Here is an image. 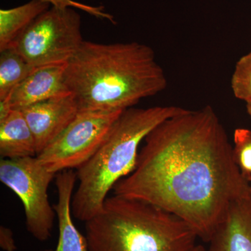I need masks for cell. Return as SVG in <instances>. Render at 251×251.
I'll return each mask as SVG.
<instances>
[{
	"mask_svg": "<svg viewBox=\"0 0 251 251\" xmlns=\"http://www.w3.org/2000/svg\"><path fill=\"white\" fill-rule=\"evenodd\" d=\"M114 195L161 208L208 243L229 205L251 197L224 125L210 105L165 120L144 140L134 171Z\"/></svg>",
	"mask_w": 251,
	"mask_h": 251,
	"instance_id": "cell-1",
	"label": "cell"
},
{
	"mask_svg": "<svg viewBox=\"0 0 251 251\" xmlns=\"http://www.w3.org/2000/svg\"><path fill=\"white\" fill-rule=\"evenodd\" d=\"M66 82L79 111L125 110L167 88L154 50L141 43L84 41L66 64Z\"/></svg>",
	"mask_w": 251,
	"mask_h": 251,
	"instance_id": "cell-2",
	"label": "cell"
},
{
	"mask_svg": "<svg viewBox=\"0 0 251 251\" xmlns=\"http://www.w3.org/2000/svg\"><path fill=\"white\" fill-rule=\"evenodd\" d=\"M187 110L176 105L123 110L97 151L77 169L74 217L86 222L97 215L115 185L134 171L140 145L147 135L165 120Z\"/></svg>",
	"mask_w": 251,
	"mask_h": 251,
	"instance_id": "cell-3",
	"label": "cell"
},
{
	"mask_svg": "<svg viewBox=\"0 0 251 251\" xmlns=\"http://www.w3.org/2000/svg\"><path fill=\"white\" fill-rule=\"evenodd\" d=\"M89 251H192L197 234L151 203L114 195L85 222Z\"/></svg>",
	"mask_w": 251,
	"mask_h": 251,
	"instance_id": "cell-4",
	"label": "cell"
},
{
	"mask_svg": "<svg viewBox=\"0 0 251 251\" xmlns=\"http://www.w3.org/2000/svg\"><path fill=\"white\" fill-rule=\"evenodd\" d=\"M75 9L51 6L11 48L35 67L67 64L84 42L81 17Z\"/></svg>",
	"mask_w": 251,
	"mask_h": 251,
	"instance_id": "cell-5",
	"label": "cell"
},
{
	"mask_svg": "<svg viewBox=\"0 0 251 251\" xmlns=\"http://www.w3.org/2000/svg\"><path fill=\"white\" fill-rule=\"evenodd\" d=\"M56 175L37 156L0 161V181L22 201L27 231L39 242L49 240L57 217L48 193Z\"/></svg>",
	"mask_w": 251,
	"mask_h": 251,
	"instance_id": "cell-6",
	"label": "cell"
},
{
	"mask_svg": "<svg viewBox=\"0 0 251 251\" xmlns=\"http://www.w3.org/2000/svg\"><path fill=\"white\" fill-rule=\"evenodd\" d=\"M122 111H79L67 128L36 156L38 159L56 175L77 169L97 151Z\"/></svg>",
	"mask_w": 251,
	"mask_h": 251,
	"instance_id": "cell-7",
	"label": "cell"
},
{
	"mask_svg": "<svg viewBox=\"0 0 251 251\" xmlns=\"http://www.w3.org/2000/svg\"><path fill=\"white\" fill-rule=\"evenodd\" d=\"M18 110L23 112L32 131L38 155L74 121L79 107L75 97L70 93Z\"/></svg>",
	"mask_w": 251,
	"mask_h": 251,
	"instance_id": "cell-8",
	"label": "cell"
},
{
	"mask_svg": "<svg viewBox=\"0 0 251 251\" xmlns=\"http://www.w3.org/2000/svg\"><path fill=\"white\" fill-rule=\"evenodd\" d=\"M66 64L36 67L9 96L13 109H21L54 97L70 94L66 82Z\"/></svg>",
	"mask_w": 251,
	"mask_h": 251,
	"instance_id": "cell-9",
	"label": "cell"
},
{
	"mask_svg": "<svg viewBox=\"0 0 251 251\" xmlns=\"http://www.w3.org/2000/svg\"><path fill=\"white\" fill-rule=\"evenodd\" d=\"M206 251H251V196L229 205Z\"/></svg>",
	"mask_w": 251,
	"mask_h": 251,
	"instance_id": "cell-10",
	"label": "cell"
},
{
	"mask_svg": "<svg viewBox=\"0 0 251 251\" xmlns=\"http://www.w3.org/2000/svg\"><path fill=\"white\" fill-rule=\"evenodd\" d=\"M55 179L57 202L53 207L58 220V242L55 249L41 251H89L85 236L79 232L72 219V201L76 173L66 170L57 173Z\"/></svg>",
	"mask_w": 251,
	"mask_h": 251,
	"instance_id": "cell-11",
	"label": "cell"
},
{
	"mask_svg": "<svg viewBox=\"0 0 251 251\" xmlns=\"http://www.w3.org/2000/svg\"><path fill=\"white\" fill-rule=\"evenodd\" d=\"M35 139L23 112L14 109L0 122V156L4 159L36 156Z\"/></svg>",
	"mask_w": 251,
	"mask_h": 251,
	"instance_id": "cell-12",
	"label": "cell"
},
{
	"mask_svg": "<svg viewBox=\"0 0 251 251\" xmlns=\"http://www.w3.org/2000/svg\"><path fill=\"white\" fill-rule=\"evenodd\" d=\"M51 5L31 0L17 7L0 10V51L11 48L31 23Z\"/></svg>",
	"mask_w": 251,
	"mask_h": 251,
	"instance_id": "cell-13",
	"label": "cell"
},
{
	"mask_svg": "<svg viewBox=\"0 0 251 251\" xmlns=\"http://www.w3.org/2000/svg\"><path fill=\"white\" fill-rule=\"evenodd\" d=\"M36 68L14 48L0 51V100L9 99L14 89Z\"/></svg>",
	"mask_w": 251,
	"mask_h": 251,
	"instance_id": "cell-14",
	"label": "cell"
},
{
	"mask_svg": "<svg viewBox=\"0 0 251 251\" xmlns=\"http://www.w3.org/2000/svg\"><path fill=\"white\" fill-rule=\"evenodd\" d=\"M230 85L236 98L245 102L251 100V50L237 61Z\"/></svg>",
	"mask_w": 251,
	"mask_h": 251,
	"instance_id": "cell-15",
	"label": "cell"
},
{
	"mask_svg": "<svg viewBox=\"0 0 251 251\" xmlns=\"http://www.w3.org/2000/svg\"><path fill=\"white\" fill-rule=\"evenodd\" d=\"M232 153L241 173L251 181V130L237 128L234 132Z\"/></svg>",
	"mask_w": 251,
	"mask_h": 251,
	"instance_id": "cell-16",
	"label": "cell"
},
{
	"mask_svg": "<svg viewBox=\"0 0 251 251\" xmlns=\"http://www.w3.org/2000/svg\"><path fill=\"white\" fill-rule=\"evenodd\" d=\"M40 1L48 3L51 6H58V7H72L74 9H80L94 17L107 20L112 24L116 23L115 17L112 15L105 12L103 6H91V5L82 4L75 0H40Z\"/></svg>",
	"mask_w": 251,
	"mask_h": 251,
	"instance_id": "cell-17",
	"label": "cell"
},
{
	"mask_svg": "<svg viewBox=\"0 0 251 251\" xmlns=\"http://www.w3.org/2000/svg\"><path fill=\"white\" fill-rule=\"evenodd\" d=\"M0 247L4 251H16L17 249L12 231L4 226L0 227Z\"/></svg>",
	"mask_w": 251,
	"mask_h": 251,
	"instance_id": "cell-18",
	"label": "cell"
},
{
	"mask_svg": "<svg viewBox=\"0 0 251 251\" xmlns=\"http://www.w3.org/2000/svg\"><path fill=\"white\" fill-rule=\"evenodd\" d=\"M246 108H247L248 115H249L251 120V100L246 102Z\"/></svg>",
	"mask_w": 251,
	"mask_h": 251,
	"instance_id": "cell-19",
	"label": "cell"
},
{
	"mask_svg": "<svg viewBox=\"0 0 251 251\" xmlns=\"http://www.w3.org/2000/svg\"><path fill=\"white\" fill-rule=\"evenodd\" d=\"M192 251H206V249L202 245H196Z\"/></svg>",
	"mask_w": 251,
	"mask_h": 251,
	"instance_id": "cell-20",
	"label": "cell"
}]
</instances>
